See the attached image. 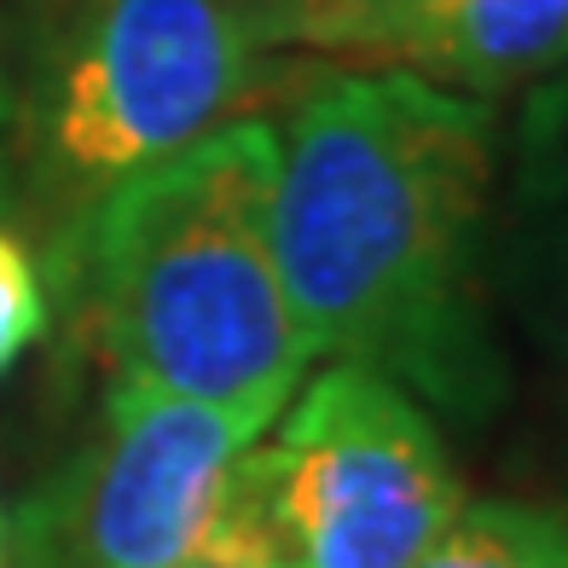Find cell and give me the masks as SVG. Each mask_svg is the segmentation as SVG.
<instances>
[{"label":"cell","instance_id":"6da1fadb","mask_svg":"<svg viewBox=\"0 0 568 568\" xmlns=\"http://www.w3.org/2000/svg\"><path fill=\"white\" fill-rule=\"evenodd\" d=\"M499 111L406 70H320L284 111L273 255L314 359H348L458 424L494 418L510 359L487 296Z\"/></svg>","mask_w":568,"mask_h":568},{"label":"cell","instance_id":"7a4b0ae2","mask_svg":"<svg viewBox=\"0 0 568 568\" xmlns=\"http://www.w3.org/2000/svg\"><path fill=\"white\" fill-rule=\"evenodd\" d=\"M278 134L232 116L122 180L53 255L111 383L278 412L314 366L273 255Z\"/></svg>","mask_w":568,"mask_h":568},{"label":"cell","instance_id":"3957f363","mask_svg":"<svg viewBox=\"0 0 568 568\" xmlns=\"http://www.w3.org/2000/svg\"><path fill=\"white\" fill-rule=\"evenodd\" d=\"M30 88H18L12 158L23 210L59 255L122 180L197 145L262 88L267 47L250 0H47Z\"/></svg>","mask_w":568,"mask_h":568},{"label":"cell","instance_id":"277c9868","mask_svg":"<svg viewBox=\"0 0 568 568\" xmlns=\"http://www.w3.org/2000/svg\"><path fill=\"white\" fill-rule=\"evenodd\" d=\"M232 458L210 546L226 568H412L464 505L429 406L331 359Z\"/></svg>","mask_w":568,"mask_h":568},{"label":"cell","instance_id":"5b68a950","mask_svg":"<svg viewBox=\"0 0 568 568\" xmlns=\"http://www.w3.org/2000/svg\"><path fill=\"white\" fill-rule=\"evenodd\" d=\"M278 412L111 383L105 424L41 499L64 568H186L210 546L226 470Z\"/></svg>","mask_w":568,"mask_h":568},{"label":"cell","instance_id":"8992f818","mask_svg":"<svg viewBox=\"0 0 568 568\" xmlns=\"http://www.w3.org/2000/svg\"><path fill=\"white\" fill-rule=\"evenodd\" d=\"M267 53L510 93L568 64V0H250Z\"/></svg>","mask_w":568,"mask_h":568},{"label":"cell","instance_id":"52a82bcc","mask_svg":"<svg viewBox=\"0 0 568 568\" xmlns=\"http://www.w3.org/2000/svg\"><path fill=\"white\" fill-rule=\"evenodd\" d=\"M487 296L516 320L568 412V64L528 82L516 116L499 122Z\"/></svg>","mask_w":568,"mask_h":568},{"label":"cell","instance_id":"ba28073f","mask_svg":"<svg viewBox=\"0 0 568 568\" xmlns=\"http://www.w3.org/2000/svg\"><path fill=\"white\" fill-rule=\"evenodd\" d=\"M412 568H568V516L546 505H458Z\"/></svg>","mask_w":568,"mask_h":568},{"label":"cell","instance_id":"9c48e42d","mask_svg":"<svg viewBox=\"0 0 568 568\" xmlns=\"http://www.w3.org/2000/svg\"><path fill=\"white\" fill-rule=\"evenodd\" d=\"M47 320H53V291H47L30 244L0 221V377L47 337Z\"/></svg>","mask_w":568,"mask_h":568},{"label":"cell","instance_id":"30bf717a","mask_svg":"<svg viewBox=\"0 0 568 568\" xmlns=\"http://www.w3.org/2000/svg\"><path fill=\"white\" fill-rule=\"evenodd\" d=\"M7 568H64L59 539H53V528H47L41 499H30V505L12 516V534H7Z\"/></svg>","mask_w":568,"mask_h":568},{"label":"cell","instance_id":"8fae6325","mask_svg":"<svg viewBox=\"0 0 568 568\" xmlns=\"http://www.w3.org/2000/svg\"><path fill=\"white\" fill-rule=\"evenodd\" d=\"M12 111H18V75H12L7 41H0V180H7V134H12Z\"/></svg>","mask_w":568,"mask_h":568},{"label":"cell","instance_id":"7c38bea8","mask_svg":"<svg viewBox=\"0 0 568 568\" xmlns=\"http://www.w3.org/2000/svg\"><path fill=\"white\" fill-rule=\"evenodd\" d=\"M7 534H12V516L0 510V568H7Z\"/></svg>","mask_w":568,"mask_h":568},{"label":"cell","instance_id":"4fadbf2b","mask_svg":"<svg viewBox=\"0 0 568 568\" xmlns=\"http://www.w3.org/2000/svg\"><path fill=\"white\" fill-rule=\"evenodd\" d=\"M186 568H226V562H215V557H197V562H186Z\"/></svg>","mask_w":568,"mask_h":568}]
</instances>
